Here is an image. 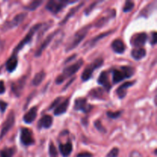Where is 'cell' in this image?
<instances>
[{
    "label": "cell",
    "instance_id": "obj_1",
    "mask_svg": "<svg viewBox=\"0 0 157 157\" xmlns=\"http://www.w3.org/2000/svg\"><path fill=\"white\" fill-rule=\"evenodd\" d=\"M83 63H84L83 60L80 59L78 60V61H76L75 64L65 67V68L63 70L62 74H61V75H59V76L56 78V84H62V83L64 82L67 78H70V77H71L72 75H75V74L76 73L77 71H78L79 69L81 68V66L83 65Z\"/></svg>",
    "mask_w": 157,
    "mask_h": 157
},
{
    "label": "cell",
    "instance_id": "obj_2",
    "mask_svg": "<svg viewBox=\"0 0 157 157\" xmlns=\"http://www.w3.org/2000/svg\"><path fill=\"white\" fill-rule=\"evenodd\" d=\"M89 28H90V25L85 26L75 34L71 41L67 44V47H66V52H70V51L75 49L82 41V40L85 38L86 35L88 32Z\"/></svg>",
    "mask_w": 157,
    "mask_h": 157
},
{
    "label": "cell",
    "instance_id": "obj_3",
    "mask_svg": "<svg viewBox=\"0 0 157 157\" xmlns=\"http://www.w3.org/2000/svg\"><path fill=\"white\" fill-rule=\"evenodd\" d=\"M77 2L76 1H67V0H50L46 5V9L52 13L57 14L62 10L67 4Z\"/></svg>",
    "mask_w": 157,
    "mask_h": 157
},
{
    "label": "cell",
    "instance_id": "obj_4",
    "mask_svg": "<svg viewBox=\"0 0 157 157\" xmlns=\"http://www.w3.org/2000/svg\"><path fill=\"white\" fill-rule=\"evenodd\" d=\"M104 64V60L103 58H98L95 61H94L90 65L87 66L85 68V70L83 71L82 75H81V80L83 81H87L91 78L92 75H93L94 71L96 69L99 68L102 64Z\"/></svg>",
    "mask_w": 157,
    "mask_h": 157
},
{
    "label": "cell",
    "instance_id": "obj_5",
    "mask_svg": "<svg viewBox=\"0 0 157 157\" xmlns=\"http://www.w3.org/2000/svg\"><path fill=\"white\" fill-rule=\"evenodd\" d=\"M41 24H37V25H34L33 27H32V29L29 30V33L26 35V36L25 37L24 39H23L22 41H20V43L18 44V46L15 48V50H14V53L19 52L21 49H22V48L24 47L25 44H29V43L31 41V40L32 39V37H33L34 34H35V32H36L39 29V28L41 27Z\"/></svg>",
    "mask_w": 157,
    "mask_h": 157
},
{
    "label": "cell",
    "instance_id": "obj_6",
    "mask_svg": "<svg viewBox=\"0 0 157 157\" xmlns=\"http://www.w3.org/2000/svg\"><path fill=\"white\" fill-rule=\"evenodd\" d=\"M14 124H15V113L13 111H11L2 125V129L1 134H0V139L6 136V133L13 127Z\"/></svg>",
    "mask_w": 157,
    "mask_h": 157
},
{
    "label": "cell",
    "instance_id": "obj_7",
    "mask_svg": "<svg viewBox=\"0 0 157 157\" xmlns=\"http://www.w3.org/2000/svg\"><path fill=\"white\" fill-rule=\"evenodd\" d=\"M20 140L23 145L31 146L35 144V140L32 136V133L28 128H22L21 130Z\"/></svg>",
    "mask_w": 157,
    "mask_h": 157
},
{
    "label": "cell",
    "instance_id": "obj_8",
    "mask_svg": "<svg viewBox=\"0 0 157 157\" xmlns=\"http://www.w3.org/2000/svg\"><path fill=\"white\" fill-rule=\"evenodd\" d=\"M147 40V35L145 32H141V33L136 34V35L132 38L131 44L134 47L139 48L140 47H142L145 44L146 41Z\"/></svg>",
    "mask_w": 157,
    "mask_h": 157
},
{
    "label": "cell",
    "instance_id": "obj_9",
    "mask_svg": "<svg viewBox=\"0 0 157 157\" xmlns=\"http://www.w3.org/2000/svg\"><path fill=\"white\" fill-rule=\"evenodd\" d=\"M74 108L75 110H81L84 113H87L90 111L91 107L87 104V101L85 98H78L75 101Z\"/></svg>",
    "mask_w": 157,
    "mask_h": 157
},
{
    "label": "cell",
    "instance_id": "obj_10",
    "mask_svg": "<svg viewBox=\"0 0 157 157\" xmlns=\"http://www.w3.org/2000/svg\"><path fill=\"white\" fill-rule=\"evenodd\" d=\"M57 32H54V33H52L51 35H49L48 36L45 38V39H44V41H43L42 44H41V46L38 48V49L36 51V52H35V56L39 57L40 55L42 54V52H44V49L46 48V47H47V46L50 44L51 41H52V40L53 39L54 36H55V35L57 34Z\"/></svg>",
    "mask_w": 157,
    "mask_h": 157
},
{
    "label": "cell",
    "instance_id": "obj_11",
    "mask_svg": "<svg viewBox=\"0 0 157 157\" xmlns=\"http://www.w3.org/2000/svg\"><path fill=\"white\" fill-rule=\"evenodd\" d=\"M37 113H38V108L37 107H33L24 115L23 120L26 124H32L36 118Z\"/></svg>",
    "mask_w": 157,
    "mask_h": 157
},
{
    "label": "cell",
    "instance_id": "obj_12",
    "mask_svg": "<svg viewBox=\"0 0 157 157\" xmlns=\"http://www.w3.org/2000/svg\"><path fill=\"white\" fill-rule=\"evenodd\" d=\"M98 84H101V86L104 87L107 91H109L111 87V85L110 84V81H109V78H108V75H107V72L106 71H103L101 72V75H100L99 78H98Z\"/></svg>",
    "mask_w": 157,
    "mask_h": 157
},
{
    "label": "cell",
    "instance_id": "obj_13",
    "mask_svg": "<svg viewBox=\"0 0 157 157\" xmlns=\"http://www.w3.org/2000/svg\"><path fill=\"white\" fill-rule=\"evenodd\" d=\"M52 123H53V119H52V117L50 115H45L41 119L39 120L38 123V127L39 129H48L52 127Z\"/></svg>",
    "mask_w": 157,
    "mask_h": 157
},
{
    "label": "cell",
    "instance_id": "obj_14",
    "mask_svg": "<svg viewBox=\"0 0 157 157\" xmlns=\"http://www.w3.org/2000/svg\"><path fill=\"white\" fill-rule=\"evenodd\" d=\"M26 15H27V13L18 14L16 16H15V18H14L12 21L8 22L7 24H6V26H7L8 29H12V28L15 27V26H18L21 21H23V20L25 19Z\"/></svg>",
    "mask_w": 157,
    "mask_h": 157
},
{
    "label": "cell",
    "instance_id": "obj_15",
    "mask_svg": "<svg viewBox=\"0 0 157 157\" xmlns=\"http://www.w3.org/2000/svg\"><path fill=\"white\" fill-rule=\"evenodd\" d=\"M134 81H128V82H126L124 84H123L122 85L120 86L117 89L116 92H117V94L118 95L120 98H124V97L126 96L127 94V88H129L130 87H131L133 84H134Z\"/></svg>",
    "mask_w": 157,
    "mask_h": 157
},
{
    "label": "cell",
    "instance_id": "obj_16",
    "mask_svg": "<svg viewBox=\"0 0 157 157\" xmlns=\"http://www.w3.org/2000/svg\"><path fill=\"white\" fill-rule=\"evenodd\" d=\"M111 47L113 50L117 54H122L124 53L125 51L126 47L124 44V41L121 39H116L112 42Z\"/></svg>",
    "mask_w": 157,
    "mask_h": 157
},
{
    "label": "cell",
    "instance_id": "obj_17",
    "mask_svg": "<svg viewBox=\"0 0 157 157\" xmlns=\"http://www.w3.org/2000/svg\"><path fill=\"white\" fill-rule=\"evenodd\" d=\"M68 106L69 99H66L65 101H63L62 103H61V104H59L57 106L54 113H55V115H56V116H59V115L63 114V113H64L67 111V108H68Z\"/></svg>",
    "mask_w": 157,
    "mask_h": 157
},
{
    "label": "cell",
    "instance_id": "obj_18",
    "mask_svg": "<svg viewBox=\"0 0 157 157\" xmlns=\"http://www.w3.org/2000/svg\"><path fill=\"white\" fill-rule=\"evenodd\" d=\"M17 65H18V58L15 55H13L9 60L7 61L6 64V70L9 72H12L15 70Z\"/></svg>",
    "mask_w": 157,
    "mask_h": 157
},
{
    "label": "cell",
    "instance_id": "obj_19",
    "mask_svg": "<svg viewBox=\"0 0 157 157\" xmlns=\"http://www.w3.org/2000/svg\"><path fill=\"white\" fill-rule=\"evenodd\" d=\"M73 147H72V144L71 143H67V144H60L59 145V150L61 154L64 157H67L70 156Z\"/></svg>",
    "mask_w": 157,
    "mask_h": 157
},
{
    "label": "cell",
    "instance_id": "obj_20",
    "mask_svg": "<svg viewBox=\"0 0 157 157\" xmlns=\"http://www.w3.org/2000/svg\"><path fill=\"white\" fill-rule=\"evenodd\" d=\"M147 54V52L143 48H139L133 49L131 52V55L135 60H140L144 58Z\"/></svg>",
    "mask_w": 157,
    "mask_h": 157
},
{
    "label": "cell",
    "instance_id": "obj_21",
    "mask_svg": "<svg viewBox=\"0 0 157 157\" xmlns=\"http://www.w3.org/2000/svg\"><path fill=\"white\" fill-rule=\"evenodd\" d=\"M125 76H124V73L121 70H118V69H114L113 70V82L114 84H117V83L121 82L123 80L125 79Z\"/></svg>",
    "mask_w": 157,
    "mask_h": 157
},
{
    "label": "cell",
    "instance_id": "obj_22",
    "mask_svg": "<svg viewBox=\"0 0 157 157\" xmlns=\"http://www.w3.org/2000/svg\"><path fill=\"white\" fill-rule=\"evenodd\" d=\"M25 82V79H20L19 81L15 82L12 84V90L14 91V93L16 95H19L20 91L21 90V89L23 88V86H24Z\"/></svg>",
    "mask_w": 157,
    "mask_h": 157
},
{
    "label": "cell",
    "instance_id": "obj_23",
    "mask_svg": "<svg viewBox=\"0 0 157 157\" xmlns=\"http://www.w3.org/2000/svg\"><path fill=\"white\" fill-rule=\"evenodd\" d=\"M84 2H81V4L78 5V6H77V7L72 8V9H71L70 11H69V12H68V13H67V15H66L65 17H64V19H63L62 21H61V22L60 23V25H63V24H64V23L67 22V20H68L69 18H71V16H73V15H75V12H76L77 11L79 10V9H81V7H82V6H83V5H84Z\"/></svg>",
    "mask_w": 157,
    "mask_h": 157
},
{
    "label": "cell",
    "instance_id": "obj_24",
    "mask_svg": "<svg viewBox=\"0 0 157 157\" xmlns=\"http://www.w3.org/2000/svg\"><path fill=\"white\" fill-rule=\"evenodd\" d=\"M45 78V73L44 71H40L38 74H36L35 77H34L33 80H32V84L35 87L39 85L41 82L43 81V80Z\"/></svg>",
    "mask_w": 157,
    "mask_h": 157
},
{
    "label": "cell",
    "instance_id": "obj_25",
    "mask_svg": "<svg viewBox=\"0 0 157 157\" xmlns=\"http://www.w3.org/2000/svg\"><path fill=\"white\" fill-rule=\"evenodd\" d=\"M155 4H156V2L150 3V4H149L147 7L144 8L142 10V12H141L140 16L148 17L149 15H150V13H152V12L155 9V6H156Z\"/></svg>",
    "mask_w": 157,
    "mask_h": 157
},
{
    "label": "cell",
    "instance_id": "obj_26",
    "mask_svg": "<svg viewBox=\"0 0 157 157\" xmlns=\"http://www.w3.org/2000/svg\"><path fill=\"white\" fill-rule=\"evenodd\" d=\"M121 70L122 71L126 78H130V77L134 75L135 72V69L133 67H130V66H123V67H121Z\"/></svg>",
    "mask_w": 157,
    "mask_h": 157
},
{
    "label": "cell",
    "instance_id": "obj_27",
    "mask_svg": "<svg viewBox=\"0 0 157 157\" xmlns=\"http://www.w3.org/2000/svg\"><path fill=\"white\" fill-rule=\"evenodd\" d=\"M43 1H41V0H35V1H32V2L29 3L28 6H26L25 7V9H27V10L29 11H34L37 9V8L39 7L41 4H42Z\"/></svg>",
    "mask_w": 157,
    "mask_h": 157
},
{
    "label": "cell",
    "instance_id": "obj_28",
    "mask_svg": "<svg viewBox=\"0 0 157 157\" xmlns=\"http://www.w3.org/2000/svg\"><path fill=\"white\" fill-rule=\"evenodd\" d=\"M15 152V148H5L0 151V157H12Z\"/></svg>",
    "mask_w": 157,
    "mask_h": 157
},
{
    "label": "cell",
    "instance_id": "obj_29",
    "mask_svg": "<svg viewBox=\"0 0 157 157\" xmlns=\"http://www.w3.org/2000/svg\"><path fill=\"white\" fill-rule=\"evenodd\" d=\"M114 15H107V16L103 17V18H100V19L98 20V21L96 22V24H95V26H96V27H98V28H101V27H102V26L105 25L107 23V21H109V20H110L111 18H113Z\"/></svg>",
    "mask_w": 157,
    "mask_h": 157
},
{
    "label": "cell",
    "instance_id": "obj_30",
    "mask_svg": "<svg viewBox=\"0 0 157 157\" xmlns=\"http://www.w3.org/2000/svg\"><path fill=\"white\" fill-rule=\"evenodd\" d=\"M89 94L94 98H99V99H102V98L104 97V90L101 88L94 89V90H92L89 93Z\"/></svg>",
    "mask_w": 157,
    "mask_h": 157
},
{
    "label": "cell",
    "instance_id": "obj_31",
    "mask_svg": "<svg viewBox=\"0 0 157 157\" xmlns=\"http://www.w3.org/2000/svg\"><path fill=\"white\" fill-rule=\"evenodd\" d=\"M49 155H50V157H58L57 149L52 143H50V145H49Z\"/></svg>",
    "mask_w": 157,
    "mask_h": 157
},
{
    "label": "cell",
    "instance_id": "obj_32",
    "mask_svg": "<svg viewBox=\"0 0 157 157\" xmlns=\"http://www.w3.org/2000/svg\"><path fill=\"white\" fill-rule=\"evenodd\" d=\"M133 7H134V3L131 1H127L125 2L123 10L124 12H129L133 9Z\"/></svg>",
    "mask_w": 157,
    "mask_h": 157
},
{
    "label": "cell",
    "instance_id": "obj_33",
    "mask_svg": "<svg viewBox=\"0 0 157 157\" xmlns=\"http://www.w3.org/2000/svg\"><path fill=\"white\" fill-rule=\"evenodd\" d=\"M110 33H111V32H105V33L101 34V35H98V36H97L96 38H93V39H92L91 41H90V43H89V44H90V45H94V44H96V42L98 41V40L101 39V38H104V37L107 36V35H110Z\"/></svg>",
    "mask_w": 157,
    "mask_h": 157
},
{
    "label": "cell",
    "instance_id": "obj_34",
    "mask_svg": "<svg viewBox=\"0 0 157 157\" xmlns=\"http://www.w3.org/2000/svg\"><path fill=\"white\" fill-rule=\"evenodd\" d=\"M121 114V111H117V112H111L109 111L107 113V115L108 116V117L112 118V119H116V118H118Z\"/></svg>",
    "mask_w": 157,
    "mask_h": 157
},
{
    "label": "cell",
    "instance_id": "obj_35",
    "mask_svg": "<svg viewBox=\"0 0 157 157\" xmlns=\"http://www.w3.org/2000/svg\"><path fill=\"white\" fill-rule=\"evenodd\" d=\"M119 155V149L113 148L110 151V153L107 154V157H117Z\"/></svg>",
    "mask_w": 157,
    "mask_h": 157
},
{
    "label": "cell",
    "instance_id": "obj_36",
    "mask_svg": "<svg viewBox=\"0 0 157 157\" xmlns=\"http://www.w3.org/2000/svg\"><path fill=\"white\" fill-rule=\"evenodd\" d=\"M99 2H94L92 3L90 6H89V7L87 8V9H86V10L84 11V12H85L86 15H89V14L90 13V12H91V11L93 10L94 9L95 6H96L97 5H98Z\"/></svg>",
    "mask_w": 157,
    "mask_h": 157
},
{
    "label": "cell",
    "instance_id": "obj_37",
    "mask_svg": "<svg viewBox=\"0 0 157 157\" xmlns=\"http://www.w3.org/2000/svg\"><path fill=\"white\" fill-rule=\"evenodd\" d=\"M61 100H62V98H58L57 99L55 100V101H54L53 103L52 104V105L50 106V107H49V110H52L53 107H55L56 106H58V104H61Z\"/></svg>",
    "mask_w": 157,
    "mask_h": 157
},
{
    "label": "cell",
    "instance_id": "obj_38",
    "mask_svg": "<svg viewBox=\"0 0 157 157\" xmlns=\"http://www.w3.org/2000/svg\"><path fill=\"white\" fill-rule=\"evenodd\" d=\"M94 125L95 127H96V128L98 129V130H100V131H103V132H105L106 130H104V127H103L102 124H101V123L99 121H97L94 122Z\"/></svg>",
    "mask_w": 157,
    "mask_h": 157
},
{
    "label": "cell",
    "instance_id": "obj_39",
    "mask_svg": "<svg viewBox=\"0 0 157 157\" xmlns=\"http://www.w3.org/2000/svg\"><path fill=\"white\" fill-rule=\"evenodd\" d=\"M8 104L7 103L4 102L2 101H0V110H1L2 113H4L5 110H6V107H7Z\"/></svg>",
    "mask_w": 157,
    "mask_h": 157
},
{
    "label": "cell",
    "instance_id": "obj_40",
    "mask_svg": "<svg viewBox=\"0 0 157 157\" xmlns=\"http://www.w3.org/2000/svg\"><path fill=\"white\" fill-rule=\"evenodd\" d=\"M6 91V87H5L4 82L2 81H0V94H2Z\"/></svg>",
    "mask_w": 157,
    "mask_h": 157
},
{
    "label": "cell",
    "instance_id": "obj_41",
    "mask_svg": "<svg viewBox=\"0 0 157 157\" xmlns=\"http://www.w3.org/2000/svg\"><path fill=\"white\" fill-rule=\"evenodd\" d=\"M151 44H155L156 42V32H153V33H152V40H151Z\"/></svg>",
    "mask_w": 157,
    "mask_h": 157
},
{
    "label": "cell",
    "instance_id": "obj_42",
    "mask_svg": "<svg viewBox=\"0 0 157 157\" xmlns=\"http://www.w3.org/2000/svg\"><path fill=\"white\" fill-rule=\"evenodd\" d=\"M130 157H142V155L138 151H133L130 153Z\"/></svg>",
    "mask_w": 157,
    "mask_h": 157
},
{
    "label": "cell",
    "instance_id": "obj_43",
    "mask_svg": "<svg viewBox=\"0 0 157 157\" xmlns=\"http://www.w3.org/2000/svg\"><path fill=\"white\" fill-rule=\"evenodd\" d=\"M92 155L89 153H81L78 154L77 157H91Z\"/></svg>",
    "mask_w": 157,
    "mask_h": 157
}]
</instances>
